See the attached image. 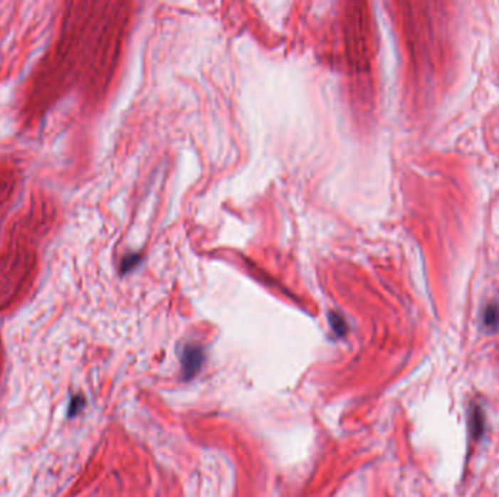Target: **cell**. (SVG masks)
I'll return each mask as SVG.
<instances>
[{
  "instance_id": "1",
  "label": "cell",
  "mask_w": 499,
  "mask_h": 497,
  "mask_svg": "<svg viewBox=\"0 0 499 497\" xmlns=\"http://www.w3.org/2000/svg\"><path fill=\"white\" fill-rule=\"evenodd\" d=\"M203 360V353L199 347H189L184 352V358H183V366H184V372L190 376L194 375V372L200 368Z\"/></svg>"
},
{
  "instance_id": "2",
  "label": "cell",
  "mask_w": 499,
  "mask_h": 497,
  "mask_svg": "<svg viewBox=\"0 0 499 497\" xmlns=\"http://www.w3.org/2000/svg\"><path fill=\"white\" fill-rule=\"evenodd\" d=\"M483 321L485 326L488 328H499V308L498 306H488V309L485 311L483 315Z\"/></svg>"
},
{
  "instance_id": "3",
  "label": "cell",
  "mask_w": 499,
  "mask_h": 497,
  "mask_svg": "<svg viewBox=\"0 0 499 497\" xmlns=\"http://www.w3.org/2000/svg\"><path fill=\"white\" fill-rule=\"evenodd\" d=\"M80 408H82V400H80V397L73 398V400H72V402H70L69 415H70V416H75V415H76V413L80 410Z\"/></svg>"
},
{
  "instance_id": "4",
  "label": "cell",
  "mask_w": 499,
  "mask_h": 497,
  "mask_svg": "<svg viewBox=\"0 0 499 497\" xmlns=\"http://www.w3.org/2000/svg\"><path fill=\"white\" fill-rule=\"evenodd\" d=\"M139 260V257L137 255H132V257H129V258H126L125 261H123V270L126 272V270H129V269H132L133 266H135V262Z\"/></svg>"
}]
</instances>
